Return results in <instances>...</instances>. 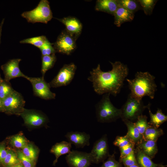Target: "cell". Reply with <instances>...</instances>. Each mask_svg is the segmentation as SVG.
<instances>
[{
  "instance_id": "obj_1",
  "label": "cell",
  "mask_w": 167,
  "mask_h": 167,
  "mask_svg": "<svg viewBox=\"0 0 167 167\" xmlns=\"http://www.w3.org/2000/svg\"><path fill=\"white\" fill-rule=\"evenodd\" d=\"M109 62L112 66L111 70L103 71L98 64L90 71L88 79L92 83L94 90L98 94L109 93L115 96L120 93L129 69L126 65L120 61Z\"/></svg>"
},
{
  "instance_id": "obj_2",
  "label": "cell",
  "mask_w": 167,
  "mask_h": 167,
  "mask_svg": "<svg viewBox=\"0 0 167 167\" xmlns=\"http://www.w3.org/2000/svg\"><path fill=\"white\" fill-rule=\"evenodd\" d=\"M155 78L148 72H137L134 79H126L128 87L131 91L130 94L139 101H142L145 96L153 99L157 90Z\"/></svg>"
},
{
  "instance_id": "obj_3",
  "label": "cell",
  "mask_w": 167,
  "mask_h": 167,
  "mask_svg": "<svg viewBox=\"0 0 167 167\" xmlns=\"http://www.w3.org/2000/svg\"><path fill=\"white\" fill-rule=\"evenodd\" d=\"M110 95L109 93L104 94L96 105V117L98 122H111L121 117V109L113 105L110 99Z\"/></svg>"
},
{
  "instance_id": "obj_4",
  "label": "cell",
  "mask_w": 167,
  "mask_h": 167,
  "mask_svg": "<svg viewBox=\"0 0 167 167\" xmlns=\"http://www.w3.org/2000/svg\"><path fill=\"white\" fill-rule=\"evenodd\" d=\"M21 16L28 22L32 23L39 22L47 24L53 18L49 3L47 0H41L35 8L24 12Z\"/></svg>"
},
{
  "instance_id": "obj_5",
  "label": "cell",
  "mask_w": 167,
  "mask_h": 167,
  "mask_svg": "<svg viewBox=\"0 0 167 167\" xmlns=\"http://www.w3.org/2000/svg\"><path fill=\"white\" fill-rule=\"evenodd\" d=\"M151 105L150 103L147 105H144L142 101H139L129 93L126 102L120 109V118L122 120H127L133 122L142 114L145 109H148Z\"/></svg>"
},
{
  "instance_id": "obj_6",
  "label": "cell",
  "mask_w": 167,
  "mask_h": 167,
  "mask_svg": "<svg viewBox=\"0 0 167 167\" xmlns=\"http://www.w3.org/2000/svg\"><path fill=\"white\" fill-rule=\"evenodd\" d=\"M4 111L18 115L24 110L25 101L22 95L14 90L2 101Z\"/></svg>"
},
{
  "instance_id": "obj_7",
  "label": "cell",
  "mask_w": 167,
  "mask_h": 167,
  "mask_svg": "<svg viewBox=\"0 0 167 167\" xmlns=\"http://www.w3.org/2000/svg\"><path fill=\"white\" fill-rule=\"evenodd\" d=\"M76 69V66L73 63L65 64L55 77L48 83L50 88H56L69 84L74 77Z\"/></svg>"
},
{
  "instance_id": "obj_8",
  "label": "cell",
  "mask_w": 167,
  "mask_h": 167,
  "mask_svg": "<svg viewBox=\"0 0 167 167\" xmlns=\"http://www.w3.org/2000/svg\"><path fill=\"white\" fill-rule=\"evenodd\" d=\"M31 84L34 94L41 98L49 100L55 99L56 94L50 90L49 84L44 78L32 77L26 76L25 78Z\"/></svg>"
},
{
  "instance_id": "obj_9",
  "label": "cell",
  "mask_w": 167,
  "mask_h": 167,
  "mask_svg": "<svg viewBox=\"0 0 167 167\" xmlns=\"http://www.w3.org/2000/svg\"><path fill=\"white\" fill-rule=\"evenodd\" d=\"M76 40L65 30L59 35L53 46L56 52L69 55L76 49Z\"/></svg>"
},
{
  "instance_id": "obj_10",
  "label": "cell",
  "mask_w": 167,
  "mask_h": 167,
  "mask_svg": "<svg viewBox=\"0 0 167 167\" xmlns=\"http://www.w3.org/2000/svg\"><path fill=\"white\" fill-rule=\"evenodd\" d=\"M89 153L91 162L98 163L109 156V154L106 134L103 135L94 143Z\"/></svg>"
},
{
  "instance_id": "obj_11",
  "label": "cell",
  "mask_w": 167,
  "mask_h": 167,
  "mask_svg": "<svg viewBox=\"0 0 167 167\" xmlns=\"http://www.w3.org/2000/svg\"><path fill=\"white\" fill-rule=\"evenodd\" d=\"M18 115L22 117L26 125L32 127L43 126L48 121V118L45 114L34 110L25 108Z\"/></svg>"
},
{
  "instance_id": "obj_12",
  "label": "cell",
  "mask_w": 167,
  "mask_h": 167,
  "mask_svg": "<svg viewBox=\"0 0 167 167\" xmlns=\"http://www.w3.org/2000/svg\"><path fill=\"white\" fill-rule=\"evenodd\" d=\"M71 167H88L91 163L89 153L72 150L66 157Z\"/></svg>"
},
{
  "instance_id": "obj_13",
  "label": "cell",
  "mask_w": 167,
  "mask_h": 167,
  "mask_svg": "<svg viewBox=\"0 0 167 167\" xmlns=\"http://www.w3.org/2000/svg\"><path fill=\"white\" fill-rule=\"evenodd\" d=\"M21 60L20 58L13 59L2 66V69L7 81L17 77L25 78L26 75L21 71L19 66V63Z\"/></svg>"
},
{
  "instance_id": "obj_14",
  "label": "cell",
  "mask_w": 167,
  "mask_h": 167,
  "mask_svg": "<svg viewBox=\"0 0 167 167\" xmlns=\"http://www.w3.org/2000/svg\"><path fill=\"white\" fill-rule=\"evenodd\" d=\"M57 19L65 25L66 31L76 40L81 33L82 29V25L79 20L71 16Z\"/></svg>"
},
{
  "instance_id": "obj_15",
  "label": "cell",
  "mask_w": 167,
  "mask_h": 167,
  "mask_svg": "<svg viewBox=\"0 0 167 167\" xmlns=\"http://www.w3.org/2000/svg\"><path fill=\"white\" fill-rule=\"evenodd\" d=\"M65 136L69 142L74 144L76 148H83L90 145L89 135L84 132L71 131L67 133Z\"/></svg>"
},
{
  "instance_id": "obj_16",
  "label": "cell",
  "mask_w": 167,
  "mask_h": 167,
  "mask_svg": "<svg viewBox=\"0 0 167 167\" xmlns=\"http://www.w3.org/2000/svg\"><path fill=\"white\" fill-rule=\"evenodd\" d=\"M135 146L151 159L155 157L158 151L156 142L153 140L143 139Z\"/></svg>"
},
{
  "instance_id": "obj_17",
  "label": "cell",
  "mask_w": 167,
  "mask_h": 167,
  "mask_svg": "<svg viewBox=\"0 0 167 167\" xmlns=\"http://www.w3.org/2000/svg\"><path fill=\"white\" fill-rule=\"evenodd\" d=\"M113 15L114 16V24L118 27H120L125 22L132 21L134 17V14L120 6Z\"/></svg>"
},
{
  "instance_id": "obj_18",
  "label": "cell",
  "mask_w": 167,
  "mask_h": 167,
  "mask_svg": "<svg viewBox=\"0 0 167 167\" xmlns=\"http://www.w3.org/2000/svg\"><path fill=\"white\" fill-rule=\"evenodd\" d=\"M119 7L117 0H98L96 2V11L113 15Z\"/></svg>"
},
{
  "instance_id": "obj_19",
  "label": "cell",
  "mask_w": 167,
  "mask_h": 167,
  "mask_svg": "<svg viewBox=\"0 0 167 167\" xmlns=\"http://www.w3.org/2000/svg\"><path fill=\"white\" fill-rule=\"evenodd\" d=\"M71 143L69 142L62 141L61 142L56 143L53 146L50 152L54 154L55 156V159L53 162L55 165L58 161V158L62 155L69 153L71 151Z\"/></svg>"
},
{
  "instance_id": "obj_20",
  "label": "cell",
  "mask_w": 167,
  "mask_h": 167,
  "mask_svg": "<svg viewBox=\"0 0 167 167\" xmlns=\"http://www.w3.org/2000/svg\"><path fill=\"white\" fill-rule=\"evenodd\" d=\"M135 153L137 164L139 167H164L165 165L154 163L151 159L136 147Z\"/></svg>"
},
{
  "instance_id": "obj_21",
  "label": "cell",
  "mask_w": 167,
  "mask_h": 167,
  "mask_svg": "<svg viewBox=\"0 0 167 167\" xmlns=\"http://www.w3.org/2000/svg\"><path fill=\"white\" fill-rule=\"evenodd\" d=\"M122 121L127 128L126 135L135 145L141 141L143 139V135L140 133L134 123L127 120H123Z\"/></svg>"
},
{
  "instance_id": "obj_22",
  "label": "cell",
  "mask_w": 167,
  "mask_h": 167,
  "mask_svg": "<svg viewBox=\"0 0 167 167\" xmlns=\"http://www.w3.org/2000/svg\"><path fill=\"white\" fill-rule=\"evenodd\" d=\"M148 109L150 117V120L148 123L150 125L155 128H158L162 124L167 121V116L162 112L161 109L157 108L156 113L154 114L151 111L150 107Z\"/></svg>"
},
{
  "instance_id": "obj_23",
  "label": "cell",
  "mask_w": 167,
  "mask_h": 167,
  "mask_svg": "<svg viewBox=\"0 0 167 167\" xmlns=\"http://www.w3.org/2000/svg\"><path fill=\"white\" fill-rule=\"evenodd\" d=\"M164 134L161 128H156L151 126L148 128L143 135V139L156 142L158 138Z\"/></svg>"
},
{
  "instance_id": "obj_24",
  "label": "cell",
  "mask_w": 167,
  "mask_h": 167,
  "mask_svg": "<svg viewBox=\"0 0 167 167\" xmlns=\"http://www.w3.org/2000/svg\"><path fill=\"white\" fill-rule=\"evenodd\" d=\"M56 57L55 54L49 55L42 56V66L41 72L42 77L44 78L45 73L54 66L56 61Z\"/></svg>"
},
{
  "instance_id": "obj_25",
  "label": "cell",
  "mask_w": 167,
  "mask_h": 167,
  "mask_svg": "<svg viewBox=\"0 0 167 167\" xmlns=\"http://www.w3.org/2000/svg\"><path fill=\"white\" fill-rule=\"evenodd\" d=\"M20 163L16 152L12 149H8L7 155L1 164L5 167H12Z\"/></svg>"
},
{
  "instance_id": "obj_26",
  "label": "cell",
  "mask_w": 167,
  "mask_h": 167,
  "mask_svg": "<svg viewBox=\"0 0 167 167\" xmlns=\"http://www.w3.org/2000/svg\"><path fill=\"white\" fill-rule=\"evenodd\" d=\"M117 1L119 6L123 7L133 14L142 9L138 0H117Z\"/></svg>"
},
{
  "instance_id": "obj_27",
  "label": "cell",
  "mask_w": 167,
  "mask_h": 167,
  "mask_svg": "<svg viewBox=\"0 0 167 167\" xmlns=\"http://www.w3.org/2000/svg\"><path fill=\"white\" fill-rule=\"evenodd\" d=\"M10 143L15 148L22 149L28 143V140L21 134L12 136L10 138Z\"/></svg>"
},
{
  "instance_id": "obj_28",
  "label": "cell",
  "mask_w": 167,
  "mask_h": 167,
  "mask_svg": "<svg viewBox=\"0 0 167 167\" xmlns=\"http://www.w3.org/2000/svg\"><path fill=\"white\" fill-rule=\"evenodd\" d=\"M21 151L26 156L36 162L38 150L32 144L28 143Z\"/></svg>"
},
{
  "instance_id": "obj_29",
  "label": "cell",
  "mask_w": 167,
  "mask_h": 167,
  "mask_svg": "<svg viewBox=\"0 0 167 167\" xmlns=\"http://www.w3.org/2000/svg\"><path fill=\"white\" fill-rule=\"evenodd\" d=\"M47 40L46 36H41L25 39L21 41L20 43L21 44H30L39 49Z\"/></svg>"
},
{
  "instance_id": "obj_30",
  "label": "cell",
  "mask_w": 167,
  "mask_h": 167,
  "mask_svg": "<svg viewBox=\"0 0 167 167\" xmlns=\"http://www.w3.org/2000/svg\"><path fill=\"white\" fill-rule=\"evenodd\" d=\"M147 117L142 114L139 116L134 124L140 133L143 135L145 130L151 126L147 121Z\"/></svg>"
},
{
  "instance_id": "obj_31",
  "label": "cell",
  "mask_w": 167,
  "mask_h": 167,
  "mask_svg": "<svg viewBox=\"0 0 167 167\" xmlns=\"http://www.w3.org/2000/svg\"><path fill=\"white\" fill-rule=\"evenodd\" d=\"M144 13L147 15H151L157 0H138Z\"/></svg>"
},
{
  "instance_id": "obj_32",
  "label": "cell",
  "mask_w": 167,
  "mask_h": 167,
  "mask_svg": "<svg viewBox=\"0 0 167 167\" xmlns=\"http://www.w3.org/2000/svg\"><path fill=\"white\" fill-rule=\"evenodd\" d=\"M16 153L21 163L24 167H35L36 162L26 156L21 150H18Z\"/></svg>"
},
{
  "instance_id": "obj_33",
  "label": "cell",
  "mask_w": 167,
  "mask_h": 167,
  "mask_svg": "<svg viewBox=\"0 0 167 167\" xmlns=\"http://www.w3.org/2000/svg\"><path fill=\"white\" fill-rule=\"evenodd\" d=\"M132 143H134L126 135L124 136H117L113 142V145L119 148Z\"/></svg>"
},
{
  "instance_id": "obj_34",
  "label": "cell",
  "mask_w": 167,
  "mask_h": 167,
  "mask_svg": "<svg viewBox=\"0 0 167 167\" xmlns=\"http://www.w3.org/2000/svg\"><path fill=\"white\" fill-rule=\"evenodd\" d=\"M14 90L10 85L3 81L0 84V98L2 101Z\"/></svg>"
},
{
  "instance_id": "obj_35",
  "label": "cell",
  "mask_w": 167,
  "mask_h": 167,
  "mask_svg": "<svg viewBox=\"0 0 167 167\" xmlns=\"http://www.w3.org/2000/svg\"><path fill=\"white\" fill-rule=\"evenodd\" d=\"M42 56L49 55L55 54L56 51L53 46V44L48 40L40 48Z\"/></svg>"
},
{
  "instance_id": "obj_36",
  "label": "cell",
  "mask_w": 167,
  "mask_h": 167,
  "mask_svg": "<svg viewBox=\"0 0 167 167\" xmlns=\"http://www.w3.org/2000/svg\"><path fill=\"white\" fill-rule=\"evenodd\" d=\"M120 159L125 166H128L138 164L135 150L129 155Z\"/></svg>"
},
{
  "instance_id": "obj_37",
  "label": "cell",
  "mask_w": 167,
  "mask_h": 167,
  "mask_svg": "<svg viewBox=\"0 0 167 167\" xmlns=\"http://www.w3.org/2000/svg\"><path fill=\"white\" fill-rule=\"evenodd\" d=\"M114 154L109 155L108 160L100 167H122L120 163L115 160Z\"/></svg>"
},
{
  "instance_id": "obj_38",
  "label": "cell",
  "mask_w": 167,
  "mask_h": 167,
  "mask_svg": "<svg viewBox=\"0 0 167 167\" xmlns=\"http://www.w3.org/2000/svg\"><path fill=\"white\" fill-rule=\"evenodd\" d=\"M135 144L132 143L123 147L119 148L120 152V159L129 155L135 150Z\"/></svg>"
},
{
  "instance_id": "obj_39",
  "label": "cell",
  "mask_w": 167,
  "mask_h": 167,
  "mask_svg": "<svg viewBox=\"0 0 167 167\" xmlns=\"http://www.w3.org/2000/svg\"><path fill=\"white\" fill-rule=\"evenodd\" d=\"M7 152V150L4 144H0V163L2 162L5 158Z\"/></svg>"
},
{
  "instance_id": "obj_40",
  "label": "cell",
  "mask_w": 167,
  "mask_h": 167,
  "mask_svg": "<svg viewBox=\"0 0 167 167\" xmlns=\"http://www.w3.org/2000/svg\"><path fill=\"white\" fill-rule=\"evenodd\" d=\"M0 111H4L2 100L0 98Z\"/></svg>"
},
{
  "instance_id": "obj_41",
  "label": "cell",
  "mask_w": 167,
  "mask_h": 167,
  "mask_svg": "<svg viewBox=\"0 0 167 167\" xmlns=\"http://www.w3.org/2000/svg\"><path fill=\"white\" fill-rule=\"evenodd\" d=\"M3 22H4V19H3V20L2 21V22L0 25V43L1 38V34H2V25L3 23Z\"/></svg>"
},
{
  "instance_id": "obj_42",
  "label": "cell",
  "mask_w": 167,
  "mask_h": 167,
  "mask_svg": "<svg viewBox=\"0 0 167 167\" xmlns=\"http://www.w3.org/2000/svg\"><path fill=\"white\" fill-rule=\"evenodd\" d=\"M12 167H24L23 165L21 163H19L16 165Z\"/></svg>"
},
{
  "instance_id": "obj_43",
  "label": "cell",
  "mask_w": 167,
  "mask_h": 167,
  "mask_svg": "<svg viewBox=\"0 0 167 167\" xmlns=\"http://www.w3.org/2000/svg\"><path fill=\"white\" fill-rule=\"evenodd\" d=\"M125 167H139V166L138 164H137L128 166H125Z\"/></svg>"
},
{
  "instance_id": "obj_44",
  "label": "cell",
  "mask_w": 167,
  "mask_h": 167,
  "mask_svg": "<svg viewBox=\"0 0 167 167\" xmlns=\"http://www.w3.org/2000/svg\"><path fill=\"white\" fill-rule=\"evenodd\" d=\"M2 81H3L1 79V78L0 79V84Z\"/></svg>"
},
{
  "instance_id": "obj_45",
  "label": "cell",
  "mask_w": 167,
  "mask_h": 167,
  "mask_svg": "<svg viewBox=\"0 0 167 167\" xmlns=\"http://www.w3.org/2000/svg\"><path fill=\"white\" fill-rule=\"evenodd\" d=\"M0 79H1L0 77Z\"/></svg>"
}]
</instances>
